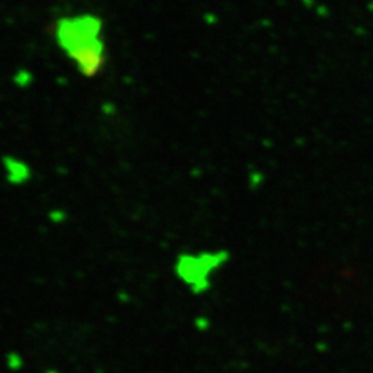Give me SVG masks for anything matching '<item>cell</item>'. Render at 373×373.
Wrapping results in <instances>:
<instances>
[{"label":"cell","instance_id":"obj_1","mask_svg":"<svg viewBox=\"0 0 373 373\" xmlns=\"http://www.w3.org/2000/svg\"><path fill=\"white\" fill-rule=\"evenodd\" d=\"M103 24L97 17L79 15L57 22L55 36L59 47L86 76H94L104 65Z\"/></svg>","mask_w":373,"mask_h":373}]
</instances>
